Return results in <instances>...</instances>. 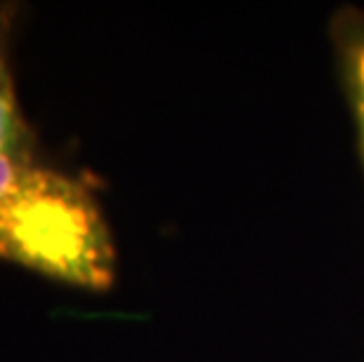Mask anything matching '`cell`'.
<instances>
[{"mask_svg":"<svg viewBox=\"0 0 364 362\" xmlns=\"http://www.w3.org/2000/svg\"><path fill=\"white\" fill-rule=\"evenodd\" d=\"M0 259L85 289L115 278L97 198L80 179L38 163L36 151L0 156Z\"/></svg>","mask_w":364,"mask_h":362,"instance_id":"6da1fadb","label":"cell"},{"mask_svg":"<svg viewBox=\"0 0 364 362\" xmlns=\"http://www.w3.org/2000/svg\"><path fill=\"white\" fill-rule=\"evenodd\" d=\"M28 151H36V144L24 113L19 109L10 55H7V24L0 12V156Z\"/></svg>","mask_w":364,"mask_h":362,"instance_id":"7a4b0ae2","label":"cell"},{"mask_svg":"<svg viewBox=\"0 0 364 362\" xmlns=\"http://www.w3.org/2000/svg\"><path fill=\"white\" fill-rule=\"evenodd\" d=\"M341 57H343V80L350 104L355 129H358L360 156L364 165V21L346 26L341 38Z\"/></svg>","mask_w":364,"mask_h":362,"instance_id":"3957f363","label":"cell"}]
</instances>
